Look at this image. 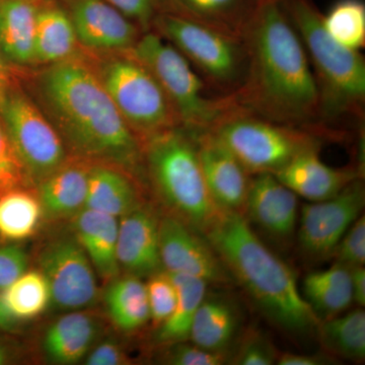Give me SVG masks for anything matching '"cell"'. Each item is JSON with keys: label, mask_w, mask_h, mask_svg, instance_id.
<instances>
[{"label": "cell", "mask_w": 365, "mask_h": 365, "mask_svg": "<svg viewBox=\"0 0 365 365\" xmlns=\"http://www.w3.org/2000/svg\"><path fill=\"white\" fill-rule=\"evenodd\" d=\"M29 257L16 244L0 246V290L6 289L28 270Z\"/></svg>", "instance_id": "f35d334b"}, {"label": "cell", "mask_w": 365, "mask_h": 365, "mask_svg": "<svg viewBox=\"0 0 365 365\" xmlns=\"http://www.w3.org/2000/svg\"><path fill=\"white\" fill-rule=\"evenodd\" d=\"M73 217L76 240L90 259L95 272L102 279H115L121 269L117 256V217L85 207Z\"/></svg>", "instance_id": "cb8c5ba5"}, {"label": "cell", "mask_w": 365, "mask_h": 365, "mask_svg": "<svg viewBox=\"0 0 365 365\" xmlns=\"http://www.w3.org/2000/svg\"><path fill=\"white\" fill-rule=\"evenodd\" d=\"M326 353L350 361L365 359V313L361 307L322 321L317 330Z\"/></svg>", "instance_id": "f1b7e54d"}, {"label": "cell", "mask_w": 365, "mask_h": 365, "mask_svg": "<svg viewBox=\"0 0 365 365\" xmlns=\"http://www.w3.org/2000/svg\"><path fill=\"white\" fill-rule=\"evenodd\" d=\"M0 119L30 182L37 185L68 160L58 132L21 85L18 71L0 91Z\"/></svg>", "instance_id": "30bf717a"}, {"label": "cell", "mask_w": 365, "mask_h": 365, "mask_svg": "<svg viewBox=\"0 0 365 365\" xmlns=\"http://www.w3.org/2000/svg\"><path fill=\"white\" fill-rule=\"evenodd\" d=\"M29 178L0 119V194L28 186Z\"/></svg>", "instance_id": "d590c367"}, {"label": "cell", "mask_w": 365, "mask_h": 365, "mask_svg": "<svg viewBox=\"0 0 365 365\" xmlns=\"http://www.w3.org/2000/svg\"><path fill=\"white\" fill-rule=\"evenodd\" d=\"M299 34L318 85L322 124L340 118L361 119L365 104V59L333 39L314 0H280Z\"/></svg>", "instance_id": "277c9868"}, {"label": "cell", "mask_w": 365, "mask_h": 365, "mask_svg": "<svg viewBox=\"0 0 365 365\" xmlns=\"http://www.w3.org/2000/svg\"><path fill=\"white\" fill-rule=\"evenodd\" d=\"M146 283L148 304H150V321L153 325L160 327L169 319L176 307L178 292L174 281L165 270L150 276Z\"/></svg>", "instance_id": "e575fe53"}, {"label": "cell", "mask_w": 365, "mask_h": 365, "mask_svg": "<svg viewBox=\"0 0 365 365\" xmlns=\"http://www.w3.org/2000/svg\"><path fill=\"white\" fill-rule=\"evenodd\" d=\"M16 319H31L44 313L52 302L49 283L40 270L26 271L0 295Z\"/></svg>", "instance_id": "1f68e13d"}, {"label": "cell", "mask_w": 365, "mask_h": 365, "mask_svg": "<svg viewBox=\"0 0 365 365\" xmlns=\"http://www.w3.org/2000/svg\"><path fill=\"white\" fill-rule=\"evenodd\" d=\"M19 319L14 318L13 314L9 313L6 304L2 302L0 297V330L11 331L14 330L18 324Z\"/></svg>", "instance_id": "f6af8a7d"}, {"label": "cell", "mask_w": 365, "mask_h": 365, "mask_svg": "<svg viewBox=\"0 0 365 365\" xmlns=\"http://www.w3.org/2000/svg\"><path fill=\"white\" fill-rule=\"evenodd\" d=\"M323 24L327 32L348 49L361 51L365 46V4L364 0H337L326 14Z\"/></svg>", "instance_id": "d6a6232c"}, {"label": "cell", "mask_w": 365, "mask_h": 365, "mask_svg": "<svg viewBox=\"0 0 365 365\" xmlns=\"http://www.w3.org/2000/svg\"><path fill=\"white\" fill-rule=\"evenodd\" d=\"M81 51L66 7L59 0H42L35 32V67L50 66Z\"/></svg>", "instance_id": "d4e9b609"}, {"label": "cell", "mask_w": 365, "mask_h": 365, "mask_svg": "<svg viewBox=\"0 0 365 365\" xmlns=\"http://www.w3.org/2000/svg\"><path fill=\"white\" fill-rule=\"evenodd\" d=\"M210 132L251 176L276 175L302 153L322 148V131L269 121L237 105Z\"/></svg>", "instance_id": "ba28073f"}, {"label": "cell", "mask_w": 365, "mask_h": 365, "mask_svg": "<svg viewBox=\"0 0 365 365\" xmlns=\"http://www.w3.org/2000/svg\"><path fill=\"white\" fill-rule=\"evenodd\" d=\"M321 150H307L275 175L299 198L309 202L327 200L364 177V168H334L319 157Z\"/></svg>", "instance_id": "ac0fdd59"}, {"label": "cell", "mask_w": 365, "mask_h": 365, "mask_svg": "<svg viewBox=\"0 0 365 365\" xmlns=\"http://www.w3.org/2000/svg\"><path fill=\"white\" fill-rule=\"evenodd\" d=\"M95 317L83 312L64 314L46 331L43 349L57 364H74L91 351L100 333Z\"/></svg>", "instance_id": "484cf974"}, {"label": "cell", "mask_w": 365, "mask_h": 365, "mask_svg": "<svg viewBox=\"0 0 365 365\" xmlns=\"http://www.w3.org/2000/svg\"><path fill=\"white\" fill-rule=\"evenodd\" d=\"M150 31L168 41L188 60L213 95L230 97L242 86L247 68L242 38L162 13L155 16Z\"/></svg>", "instance_id": "9c48e42d"}, {"label": "cell", "mask_w": 365, "mask_h": 365, "mask_svg": "<svg viewBox=\"0 0 365 365\" xmlns=\"http://www.w3.org/2000/svg\"><path fill=\"white\" fill-rule=\"evenodd\" d=\"M130 51L157 78L182 128L196 134L211 131L237 106L232 96L209 93L188 60L153 31L143 33Z\"/></svg>", "instance_id": "8992f818"}, {"label": "cell", "mask_w": 365, "mask_h": 365, "mask_svg": "<svg viewBox=\"0 0 365 365\" xmlns=\"http://www.w3.org/2000/svg\"><path fill=\"white\" fill-rule=\"evenodd\" d=\"M365 205L364 180L357 179L327 200L304 204L297 223V242L314 260L332 258L336 247Z\"/></svg>", "instance_id": "8fae6325"}, {"label": "cell", "mask_w": 365, "mask_h": 365, "mask_svg": "<svg viewBox=\"0 0 365 365\" xmlns=\"http://www.w3.org/2000/svg\"><path fill=\"white\" fill-rule=\"evenodd\" d=\"M203 235L274 325L294 335L317 333L321 321L302 297L294 270L262 242L244 215L220 211Z\"/></svg>", "instance_id": "3957f363"}, {"label": "cell", "mask_w": 365, "mask_h": 365, "mask_svg": "<svg viewBox=\"0 0 365 365\" xmlns=\"http://www.w3.org/2000/svg\"><path fill=\"white\" fill-rule=\"evenodd\" d=\"M83 52L115 107L141 143L181 127L157 78L131 51Z\"/></svg>", "instance_id": "52a82bcc"}, {"label": "cell", "mask_w": 365, "mask_h": 365, "mask_svg": "<svg viewBox=\"0 0 365 365\" xmlns=\"http://www.w3.org/2000/svg\"><path fill=\"white\" fill-rule=\"evenodd\" d=\"M163 350V361L173 365H222L228 364L230 354L204 349L191 341L174 343Z\"/></svg>", "instance_id": "8d00e7d4"}, {"label": "cell", "mask_w": 365, "mask_h": 365, "mask_svg": "<svg viewBox=\"0 0 365 365\" xmlns=\"http://www.w3.org/2000/svg\"><path fill=\"white\" fill-rule=\"evenodd\" d=\"M239 307L222 294H206L197 309L189 341L210 351L227 353L240 337Z\"/></svg>", "instance_id": "7402d4cb"}, {"label": "cell", "mask_w": 365, "mask_h": 365, "mask_svg": "<svg viewBox=\"0 0 365 365\" xmlns=\"http://www.w3.org/2000/svg\"><path fill=\"white\" fill-rule=\"evenodd\" d=\"M169 274L176 285L178 299L169 319L158 327L155 340L162 345L189 341L194 317L207 294L208 283L206 281L182 274Z\"/></svg>", "instance_id": "f546056e"}, {"label": "cell", "mask_w": 365, "mask_h": 365, "mask_svg": "<svg viewBox=\"0 0 365 365\" xmlns=\"http://www.w3.org/2000/svg\"><path fill=\"white\" fill-rule=\"evenodd\" d=\"M16 76V69L11 68L6 63V60L2 57L1 52H0V91H4L6 86L11 85Z\"/></svg>", "instance_id": "ee69618b"}, {"label": "cell", "mask_w": 365, "mask_h": 365, "mask_svg": "<svg viewBox=\"0 0 365 365\" xmlns=\"http://www.w3.org/2000/svg\"><path fill=\"white\" fill-rule=\"evenodd\" d=\"M353 304L359 307L365 306V269L364 266L350 268Z\"/></svg>", "instance_id": "7bdbcfd3"}, {"label": "cell", "mask_w": 365, "mask_h": 365, "mask_svg": "<svg viewBox=\"0 0 365 365\" xmlns=\"http://www.w3.org/2000/svg\"><path fill=\"white\" fill-rule=\"evenodd\" d=\"M335 357L326 354H297L283 353L278 356L276 364L279 365H325L336 364Z\"/></svg>", "instance_id": "b9f144b4"}, {"label": "cell", "mask_w": 365, "mask_h": 365, "mask_svg": "<svg viewBox=\"0 0 365 365\" xmlns=\"http://www.w3.org/2000/svg\"><path fill=\"white\" fill-rule=\"evenodd\" d=\"M280 1V0H260V2Z\"/></svg>", "instance_id": "7dc6e473"}, {"label": "cell", "mask_w": 365, "mask_h": 365, "mask_svg": "<svg viewBox=\"0 0 365 365\" xmlns=\"http://www.w3.org/2000/svg\"><path fill=\"white\" fill-rule=\"evenodd\" d=\"M160 251L163 270L200 278L212 284H230L232 276L205 237L179 218H160Z\"/></svg>", "instance_id": "4fadbf2b"}, {"label": "cell", "mask_w": 365, "mask_h": 365, "mask_svg": "<svg viewBox=\"0 0 365 365\" xmlns=\"http://www.w3.org/2000/svg\"><path fill=\"white\" fill-rule=\"evenodd\" d=\"M136 24L144 33L150 31L158 14L157 0H105Z\"/></svg>", "instance_id": "ab89813d"}, {"label": "cell", "mask_w": 365, "mask_h": 365, "mask_svg": "<svg viewBox=\"0 0 365 365\" xmlns=\"http://www.w3.org/2000/svg\"><path fill=\"white\" fill-rule=\"evenodd\" d=\"M104 299L113 323L123 332H134L150 321L145 283L137 276L127 274L111 280Z\"/></svg>", "instance_id": "83f0119b"}, {"label": "cell", "mask_w": 365, "mask_h": 365, "mask_svg": "<svg viewBox=\"0 0 365 365\" xmlns=\"http://www.w3.org/2000/svg\"><path fill=\"white\" fill-rule=\"evenodd\" d=\"M44 215L38 194L26 187L0 194V239L24 241L35 234Z\"/></svg>", "instance_id": "4dcf8cb0"}, {"label": "cell", "mask_w": 365, "mask_h": 365, "mask_svg": "<svg viewBox=\"0 0 365 365\" xmlns=\"http://www.w3.org/2000/svg\"><path fill=\"white\" fill-rule=\"evenodd\" d=\"M120 218L117 242L120 267L139 278L163 270L160 218L153 209L141 204Z\"/></svg>", "instance_id": "e0dca14e"}, {"label": "cell", "mask_w": 365, "mask_h": 365, "mask_svg": "<svg viewBox=\"0 0 365 365\" xmlns=\"http://www.w3.org/2000/svg\"><path fill=\"white\" fill-rule=\"evenodd\" d=\"M42 0H0V52L11 68H35V32Z\"/></svg>", "instance_id": "d6986e66"}, {"label": "cell", "mask_w": 365, "mask_h": 365, "mask_svg": "<svg viewBox=\"0 0 365 365\" xmlns=\"http://www.w3.org/2000/svg\"><path fill=\"white\" fill-rule=\"evenodd\" d=\"M335 263L346 267L365 265V217L360 215L345 232L332 255Z\"/></svg>", "instance_id": "74e56055"}, {"label": "cell", "mask_w": 365, "mask_h": 365, "mask_svg": "<svg viewBox=\"0 0 365 365\" xmlns=\"http://www.w3.org/2000/svg\"><path fill=\"white\" fill-rule=\"evenodd\" d=\"M55 306L79 311L93 306L98 299L95 269L76 237H58L45 245L38 257Z\"/></svg>", "instance_id": "7c38bea8"}, {"label": "cell", "mask_w": 365, "mask_h": 365, "mask_svg": "<svg viewBox=\"0 0 365 365\" xmlns=\"http://www.w3.org/2000/svg\"><path fill=\"white\" fill-rule=\"evenodd\" d=\"M91 163L69 157L63 165L38 182V197L49 218L71 217L85 207Z\"/></svg>", "instance_id": "44dd1931"}, {"label": "cell", "mask_w": 365, "mask_h": 365, "mask_svg": "<svg viewBox=\"0 0 365 365\" xmlns=\"http://www.w3.org/2000/svg\"><path fill=\"white\" fill-rule=\"evenodd\" d=\"M235 344V350L230 355L228 364L272 365L276 364L279 356L272 340L259 329L245 331Z\"/></svg>", "instance_id": "836d02e7"}, {"label": "cell", "mask_w": 365, "mask_h": 365, "mask_svg": "<svg viewBox=\"0 0 365 365\" xmlns=\"http://www.w3.org/2000/svg\"><path fill=\"white\" fill-rule=\"evenodd\" d=\"M141 204L137 178L115 165L91 163L85 208L122 217Z\"/></svg>", "instance_id": "603a6c76"}, {"label": "cell", "mask_w": 365, "mask_h": 365, "mask_svg": "<svg viewBox=\"0 0 365 365\" xmlns=\"http://www.w3.org/2000/svg\"><path fill=\"white\" fill-rule=\"evenodd\" d=\"M66 7L81 50L88 53L130 51L144 33L105 0H59Z\"/></svg>", "instance_id": "5bb4252c"}, {"label": "cell", "mask_w": 365, "mask_h": 365, "mask_svg": "<svg viewBox=\"0 0 365 365\" xmlns=\"http://www.w3.org/2000/svg\"><path fill=\"white\" fill-rule=\"evenodd\" d=\"M146 179L170 215L204 234L220 215L204 181L196 133L170 129L143 143Z\"/></svg>", "instance_id": "5b68a950"}, {"label": "cell", "mask_w": 365, "mask_h": 365, "mask_svg": "<svg viewBox=\"0 0 365 365\" xmlns=\"http://www.w3.org/2000/svg\"><path fill=\"white\" fill-rule=\"evenodd\" d=\"M242 109L277 123L324 131L318 85L299 34L279 1L261 2L242 35Z\"/></svg>", "instance_id": "7a4b0ae2"}, {"label": "cell", "mask_w": 365, "mask_h": 365, "mask_svg": "<svg viewBox=\"0 0 365 365\" xmlns=\"http://www.w3.org/2000/svg\"><path fill=\"white\" fill-rule=\"evenodd\" d=\"M260 0H157L158 14H169L242 38Z\"/></svg>", "instance_id": "ffe728a7"}, {"label": "cell", "mask_w": 365, "mask_h": 365, "mask_svg": "<svg viewBox=\"0 0 365 365\" xmlns=\"http://www.w3.org/2000/svg\"><path fill=\"white\" fill-rule=\"evenodd\" d=\"M4 361H6V353L0 348V364H4Z\"/></svg>", "instance_id": "bcb514c9"}, {"label": "cell", "mask_w": 365, "mask_h": 365, "mask_svg": "<svg viewBox=\"0 0 365 365\" xmlns=\"http://www.w3.org/2000/svg\"><path fill=\"white\" fill-rule=\"evenodd\" d=\"M299 196L273 174L254 175L250 182L244 216L278 244L287 245L297 235Z\"/></svg>", "instance_id": "9a60e30c"}, {"label": "cell", "mask_w": 365, "mask_h": 365, "mask_svg": "<svg viewBox=\"0 0 365 365\" xmlns=\"http://www.w3.org/2000/svg\"><path fill=\"white\" fill-rule=\"evenodd\" d=\"M126 364L123 350L115 341L107 340L101 343L88 353L86 364L119 365Z\"/></svg>", "instance_id": "60d3db41"}, {"label": "cell", "mask_w": 365, "mask_h": 365, "mask_svg": "<svg viewBox=\"0 0 365 365\" xmlns=\"http://www.w3.org/2000/svg\"><path fill=\"white\" fill-rule=\"evenodd\" d=\"M197 150L209 195L222 211L244 215L251 175L210 131L196 134Z\"/></svg>", "instance_id": "2e32d148"}, {"label": "cell", "mask_w": 365, "mask_h": 365, "mask_svg": "<svg viewBox=\"0 0 365 365\" xmlns=\"http://www.w3.org/2000/svg\"><path fill=\"white\" fill-rule=\"evenodd\" d=\"M26 90L58 132L69 157L146 178L143 143L121 116L86 53L19 71Z\"/></svg>", "instance_id": "6da1fadb"}, {"label": "cell", "mask_w": 365, "mask_h": 365, "mask_svg": "<svg viewBox=\"0 0 365 365\" xmlns=\"http://www.w3.org/2000/svg\"><path fill=\"white\" fill-rule=\"evenodd\" d=\"M302 294L321 322L344 313L353 304L350 268L335 263L307 274Z\"/></svg>", "instance_id": "4316f807"}]
</instances>
